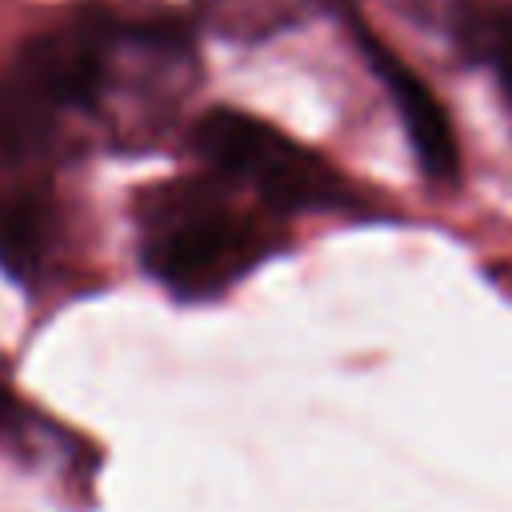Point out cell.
<instances>
[{
	"label": "cell",
	"instance_id": "obj_4",
	"mask_svg": "<svg viewBox=\"0 0 512 512\" xmlns=\"http://www.w3.org/2000/svg\"><path fill=\"white\" fill-rule=\"evenodd\" d=\"M104 32L92 20H76V24H60L44 36H36L24 52L16 72L8 76L12 88H20L44 116H52L56 108L80 104L96 80H100V64H104Z\"/></svg>",
	"mask_w": 512,
	"mask_h": 512
},
{
	"label": "cell",
	"instance_id": "obj_6",
	"mask_svg": "<svg viewBox=\"0 0 512 512\" xmlns=\"http://www.w3.org/2000/svg\"><path fill=\"white\" fill-rule=\"evenodd\" d=\"M472 44H476V52L492 64V72L500 76L504 92L512 96V8H508V12H488V16H480Z\"/></svg>",
	"mask_w": 512,
	"mask_h": 512
},
{
	"label": "cell",
	"instance_id": "obj_2",
	"mask_svg": "<svg viewBox=\"0 0 512 512\" xmlns=\"http://www.w3.org/2000/svg\"><path fill=\"white\" fill-rule=\"evenodd\" d=\"M264 236L236 212L220 204H180L168 208L156 228L148 232L144 260L160 284H168L176 296L200 300L224 292L232 280H240L264 252Z\"/></svg>",
	"mask_w": 512,
	"mask_h": 512
},
{
	"label": "cell",
	"instance_id": "obj_1",
	"mask_svg": "<svg viewBox=\"0 0 512 512\" xmlns=\"http://www.w3.org/2000/svg\"><path fill=\"white\" fill-rule=\"evenodd\" d=\"M196 144L216 168L236 172L276 208H328L344 200L340 176L320 156L240 108H212L196 124Z\"/></svg>",
	"mask_w": 512,
	"mask_h": 512
},
{
	"label": "cell",
	"instance_id": "obj_5",
	"mask_svg": "<svg viewBox=\"0 0 512 512\" xmlns=\"http://www.w3.org/2000/svg\"><path fill=\"white\" fill-rule=\"evenodd\" d=\"M44 208L28 192H0V264L20 276L44 252Z\"/></svg>",
	"mask_w": 512,
	"mask_h": 512
},
{
	"label": "cell",
	"instance_id": "obj_3",
	"mask_svg": "<svg viewBox=\"0 0 512 512\" xmlns=\"http://www.w3.org/2000/svg\"><path fill=\"white\" fill-rule=\"evenodd\" d=\"M356 36H360V48H364L372 72L380 76L384 92L392 96V104L400 112V124L408 132V144H412L424 176L436 184H452L460 176V148H456V128L448 120V108L428 88V80L412 64H404L380 36H372L364 28Z\"/></svg>",
	"mask_w": 512,
	"mask_h": 512
}]
</instances>
